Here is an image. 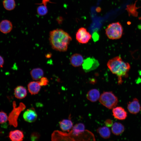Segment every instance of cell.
I'll use <instances>...</instances> for the list:
<instances>
[{
	"mask_svg": "<svg viewBox=\"0 0 141 141\" xmlns=\"http://www.w3.org/2000/svg\"><path fill=\"white\" fill-rule=\"evenodd\" d=\"M60 128L63 131L69 132L73 126L72 122L70 119H63L59 122Z\"/></svg>",
	"mask_w": 141,
	"mask_h": 141,
	"instance_id": "ac0fdd59",
	"label": "cell"
},
{
	"mask_svg": "<svg viewBox=\"0 0 141 141\" xmlns=\"http://www.w3.org/2000/svg\"><path fill=\"white\" fill-rule=\"evenodd\" d=\"M23 117L24 120L29 122L35 121L37 117V114L34 108L27 109L24 113Z\"/></svg>",
	"mask_w": 141,
	"mask_h": 141,
	"instance_id": "30bf717a",
	"label": "cell"
},
{
	"mask_svg": "<svg viewBox=\"0 0 141 141\" xmlns=\"http://www.w3.org/2000/svg\"><path fill=\"white\" fill-rule=\"evenodd\" d=\"M9 137L12 141H21L23 140L24 134L22 131L16 130L10 132Z\"/></svg>",
	"mask_w": 141,
	"mask_h": 141,
	"instance_id": "5bb4252c",
	"label": "cell"
},
{
	"mask_svg": "<svg viewBox=\"0 0 141 141\" xmlns=\"http://www.w3.org/2000/svg\"><path fill=\"white\" fill-rule=\"evenodd\" d=\"M37 12L38 14L40 16H44L48 13V10L46 4H43L39 6L37 8Z\"/></svg>",
	"mask_w": 141,
	"mask_h": 141,
	"instance_id": "7402d4cb",
	"label": "cell"
},
{
	"mask_svg": "<svg viewBox=\"0 0 141 141\" xmlns=\"http://www.w3.org/2000/svg\"><path fill=\"white\" fill-rule=\"evenodd\" d=\"M98 100L102 105L110 109L116 107L118 102L117 97L111 91L104 92Z\"/></svg>",
	"mask_w": 141,
	"mask_h": 141,
	"instance_id": "3957f363",
	"label": "cell"
},
{
	"mask_svg": "<svg viewBox=\"0 0 141 141\" xmlns=\"http://www.w3.org/2000/svg\"><path fill=\"white\" fill-rule=\"evenodd\" d=\"M4 62V61L3 57L0 55V68L3 67Z\"/></svg>",
	"mask_w": 141,
	"mask_h": 141,
	"instance_id": "4316f807",
	"label": "cell"
},
{
	"mask_svg": "<svg viewBox=\"0 0 141 141\" xmlns=\"http://www.w3.org/2000/svg\"><path fill=\"white\" fill-rule=\"evenodd\" d=\"M40 85L42 86L48 85L49 82L48 79L46 77H43L38 81Z\"/></svg>",
	"mask_w": 141,
	"mask_h": 141,
	"instance_id": "cb8c5ba5",
	"label": "cell"
},
{
	"mask_svg": "<svg viewBox=\"0 0 141 141\" xmlns=\"http://www.w3.org/2000/svg\"><path fill=\"white\" fill-rule=\"evenodd\" d=\"M124 130V126L119 122H115L112 126V132L115 135L118 136L121 134Z\"/></svg>",
	"mask_w": 141,
	"mask_h": 141,
	"instance_id": "d6986e66",
	"label": "cell"
},
{
	"mask_svg": "<svg viewBox=\"0 0 141 141\" xmlns=\"http://www.w3.org/2000/svg\"><path fill=\"white\" fill-rule=\"evenodd\" d=\"M3 4L4 8L9 11L13 10L16 6L15 0H3Z\"/></svg>",
	"mask_w": 141,
	"mask_h": 141,
	"instance_id": "44dd1931",
	"label": "cell"
},
{
	"mask_svg": "<svg viewBox=\"0 0 141 141\" xmlns=\"http://www.w3.org/2000/svg\"><path fill=\"white\" fill-rule=\"evenodd\" d=\"M127 109L131 113L136 114L141 110V106L139 100L136 98H134L131 101L127 103Z\"/></svg>",
	"mask_w": 141,
	"mask_h": 141,
	"instance_id": "ba28073f",
	"label": "cell"
},
{
	"mask_svg": "<svg viewBox=\"0 0 141 141\" xmlns=\"http://www.w3.org/2000/svg\"><path fill=\"white\" fill-rule=\"evenodd\" d=\"M84 125L82 123H79L75 125L70 132L68 133L69 140H72V137H77L83 134L85 132Z\"/></svg>",
	"mask_w": 141,
	"mask_h": 141,
	"instance_id": "52a82bcc",
	"label": "cell"
},
{
	"mask_svg": "<svg viewBox=\"0 0 141 141\" xmlns=\"http://www.w3.org/2000/svg\"><path fill=\"white\" fill-rule=\"evenodd\" d=\"M72 38L68 33L61 29H56L49 33V40L52 48L60 51H67Z\"/></svg>",
	"mask_w": 141,
	"mask_h": 141,
	"instance_id": "6da1fadb",
	"label": "cell"
},
{
	"mask_svg": "<svg viewBox=\"0 0 141 141\" xmlns=\"http://www.w3.org/2000/svg\"><path fill=\"white\" fill-rule=\"evenodd\" d=\"M11 22L7 20H2L0 22V31L4 34L10 32L13 29Z\"/></svg>",
	"mask_w": 141,
	"mask_h": 141,
	"instance_id": "8fae6325",
	"label": "cell"
},
{
	"mask_svg": "<svg viewBox=\"0 0 141 141\" xmlns=\"http://www.w3.org/2000/svg\"><path fill=\"white\" fill-rule=\"evenodd\" d=\"M13 109L9 114L8 117V121L9 124L15 127L17 126V120L20 113L26 108V107L24 104L20 103L19 106L17 107L15 101H13Z\"/></svg>",
	"mask_w": 141,
	"mask_h": 141,
	"instance_id": "5b68a950",
	"label": "cell"
},
{
	"mask_svg": "<svg viewBox=\"0 0 141 141\" xmlns=\"http://www.w3.org/2000/svg\"><path fill=\"white\" fill-rule=\"evenodd\" d=\"M91 36L86 29L82 27L79 28L76 34L77 40L79 43L86 44L91 39Z\"/></svg>",
	"mask_w": 141,
	"mask_h": 141,
	"instance_id": "8992f818",
	"label": "cell"
},
{
	"mask_svg": "<svg viewBox=\"0 0 141 141\" xmlns=\"http://www.w3.org/2000/svg\"><path fill=\"white\" fill-rule=\"evenodd\" d=\"M30 74L33 80H38L43 77L44 72L41 68H36L33 69L30 71Z\"/></svg>",
	"mask_w": 141,
	"mask_h": 141,
	"instance_id": "e0dca14e",
	"label": "cell"
},
{
	"mask_svg": "<svg viewBox=\"0 0 141 141\" xmlns=\"http://www.w3.org/2000/svg\"><path fill=\"white\" fill-rule=\"evenodd\" d=\"M40 137V134L38 132H33L31 135V139L33 141H37L39 139Z\"/></svg>",
	"mask_w": 141,
	"mask_h": 141,
	"instance_id": "d4e9b609",
	"label": "cell"
},
{
	"mask_svg": "<svg viewBox=\"0 0 141 141\" xmlns=\"http://www.w3.org/2000/svg\"><path fill=\"white\" fill-rule=\"evenodd\" d=\"M8 116L5 112L0 111V124H3L8 121Z\"/></svg>",
	"mask_w": 141,
	"mask_h": 141,
	"instance_id": "603a6c76",
	"label": "cell"
},
{
	"mask_svg": "<svg viewBox=\"0 0 141 141\" xmlns=\"http://www.w3.org/2000/svg\"><path fill=\"white\" fill-rule=\"evenodd\" d=\"M97 132L103 138L107 139L110 136L111 132L110 130L107 127H100L97 129Z\"/></svg>",
	"mask_w": 141,
	"mask_h": 141,
	"instance_id": "ffe728a7",
	"label": "cell"
},
{
	"mask_svg": "<svg viewBox=\"0 0 141 141\" xmlns=\"http://www.w3.org/2000/svg\"><path fill=\"white\" fill-rule=\"evenodd\" d=\"M38 81H32L29 83L27 85L28 90L31 95L37 94L41 88Z\"/></svg>",
	"mask_w": 141,
	"mask_h": 141,
	"instance_id": "4fadbf2b",
	"label": "cell"
},
{
	"mask_svg": "<svg viewBox=\"0 0 141 141\" xmlns=\"http://www.w3.org/2000/svg\"><path fill=\"white\" fill-rule=\"evenodd\" d=\"M70 61L73 66L75 67H78L83 64L84 59L81 55L76 53L73 54L71 56Z\"/></svg>",
	"mask_w": 141,
	"mask_h": 141,
	"instance_id": "7c38bea8",
	"label": "cell"
},
{
	"mask_svg": "<svg viewBox=\"0 0 141 141\" xmlns=\"http://www.w3.org/2000/svg\"><path fill=\"white\" fill-rule=\"evenodd\" d=\"M105 124L106 126L108 127L112 126L113 124L112 120L109 119H107L105 121Z\"/></svg>",
	"mask_w": 141,
	"mask_h": 141,
	"instance_id": "484cf974",
	"label": "cell"
},
{
	"mask_svg": "<svg viewBox=\"0 0 141 141\" xmlns=\"http://www.w3.org/2000/svg\"><path fill=\"white\" fill-rule=\"evenodd\" d=\"M100 96V92L98 90L92 89L87 92L86 97L90 101L94 102L99 99Z\"/></svg>",
	"mask_w": 141,
	"mask_h": 141,
	"instance_id": "9a60e30c",
	"label": "cell"
},
{
	"mask_svg": "<svg viewBox=\"0 0 141 141\" xmlns=\"http://www.w3.org/2000/svg\"><path fill=\"white\" fill-rule=\"evenodd\" d=\"M107 66L111 72L118 77L119 84H121L122 82V77L127 78L128 77L131 68L130 64L124 61L119 56L110 60L108 62Z\"/></svg>",
	"mask_w": 141,
	"mask_h": 141,
	"instance_id": "7a4b0ae2",
	"label": "cell"
},
{
	"mask_svg": "<svg viewBox=\"0 0 141 141\" xmlns=\"http://www.w3.org/2000/svg\"><path fill=\"white\" fill-rule=\"evenodd\" d=\"M112 109L113 115L116 119L120 120H123L127 118V113L123 108L121 107H117Z\"/></svg>",
	"mask_w": 141,
	"mask_h": 141,
	"instance_id": "9c48e42d",
	"label": "cell"
},
{
	"mask_svg": "<svg viewBox=\"0 0 141 141\" xmlns=\"http://www.w3.org/2000/svg\"><path fill=\"white\" fill-rule=\"evenodd\" d=\"M105 31L106 35L109 39H117L122 37L123 29L120 23L117 22L109 24Z\"/></svg>",
	"mask_w": 141,
	"mask_h": 141,
	"instance_id": "277c9868",
	"label": "cell"
},
{
	"mask_svg": "<svg viewBox=\"0 0 141 141\" xmlns=\"http://www.w3.org/2000/svg\"><path fill=\"white\" fill-rule=\"evenodd\" d=\"M14 90L15 96V97L18 99H23L27 96V90L22 86H18Z\"/></svg>",
	"mask_w": 141,
	"mask_h": 141,
	"instance_id": "2e32d148",
	"label": "cell"
}]
</instances>
